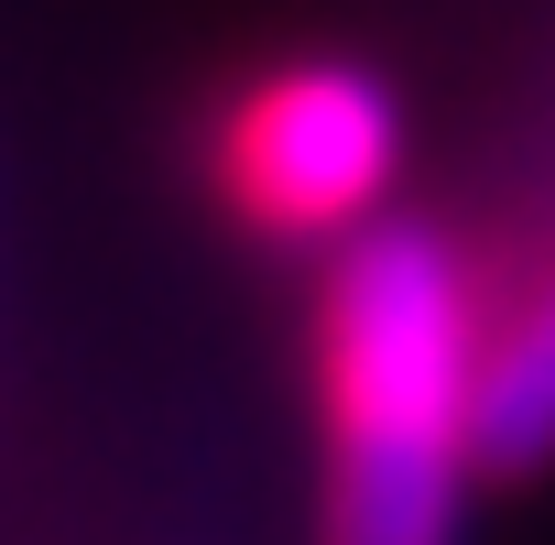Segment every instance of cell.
I'll return each instance as SVG.
<instances>
[{
  "label": "cell",
  "instance_id": "obj_1",
  "mask_svg": "<svg viewBox=\"0 0 555 545\" xmlns=\"http://www.w3.org/2000/svg\"><path fill=\"white\" fill-rule=\"evenodd\" d=\"M479 284L436 229L371 218L317 295L327 534L317 545H457L479 469Z\"/></svg>",
  "mask_w": 555,
  "mask_h": 545
},
{
  "label": "cell",
  "instance_id": "obj_2",
  "mask_svg": "<svg viewBox=\"0 0 555 545\" xmlns=\"http://www.w3.org/2000/svg\"><path fill=\"white\" fill-rule=\"evenodd\" d=\"M392 164H403V121H392V88L360 66H272L218 121V186L272 240L371 229Z\"/></svg>",
  "mask_w": 555,
  "mask_h": 545
},
{
  "label": "cell",
  "instance_id": "obj_3",
  "mask_svg": "<svg viewBox=\"0 0 555 545\" xmlns=\"http://www.w3.org/2000/svg\"><path fill=\"white\" fill-rule=\"evenodd\" d=\"M544 458H555V272L479 350V469H544Z\"/></svg>",
  "mask_w": 555,
  "mask_h": 545
}]
</instances>
